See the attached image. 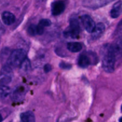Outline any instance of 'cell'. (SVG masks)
<instances>
[{
	"label": "cell",
	"instance_id": "cell-1",
	"mask_svg": "<svg viewBox=\"0 0 122 122\" xmlns=\"http://www.w3.org/2000/svg\"><path fill=\"white\" fill-rule=\"evenodd\" d=\"M102 66L104 70L107 73H112L114 70L116 56L112 44H106L101 49Z\"/></svg>",
	"mask_w": 122,
	"mask_h": 122
},
{
	"label": "cell",
	"instance_id": "cell-2",
	"mask_svg": "<svg viewBox=\"0 0 122 122\" xmlns=\"http://www.w3.org/2000/svg\"><path fill=\"white\" fill-rule=\"evenodd\" d=\"M26 52L23 49H16L13 50L8 57L7 65L12 69L20 66L21 63L26 59Z\"/></svg>",
	"mask_w": 122,
	"mask_h": 122
},
{
	"label": "cell",
	"instance_id": "cell-3",
	"mask_svg": "<svg viewBox=\"0 0 122 122\" xmlns=\"http://www.w3.org/2000/svg\"><path fill=\"white\" fill-rule=\"evenodd\" d=\"M79 23L76 19H71L70 20L69 26L64 31V36L67 38L76 39L79 35Z\"/></svg>",
	"mask_w": 122,
	"mask_h": 122
},
{
	"label": "cell",
	"instance_id": "cell-4",
	"mask_svg": "<svg viewBox=\"0 0 122 122\" xmlns=\"http://www.w3.org/2000/svg\"><path fill=\"white\" fill-rule=\"evenodd\" d=\"M81 19L86 30L89 33H92L95 29L96 25L91 17L87 14H85L81 17Z\"/></svg>",
	"mask_w": 122,
	"mask_h": 122
},
{
	"label": "cell",
	"instance_id": "cell-5",
	"mask_svg": "<svg viewBox=\"0 0 122 122\" xmlns=\"http://www.w3.org/2000/svg\"><path fill=\"white\" fill-rule=\"evenodd\" d=\"M66 5L63 1H57L51 4V13L53 15H58L64 12Z\"/></svg>",
	"mask_w": 122,
	"mask_h": 122
},
{
	"label": "cell",
	"instance_id": "cell-6",
	"mask_svg": "<svg viewBox=\"0 0 122 122\" xmlns=\"http://www.w3.org/2000/svg\"><path fill=\"white\" fill-rule=\"evenodd\" d=\"M26 94V89L23 86H19L13 91L12 94V98L14 101H21L23 99Z\"/></svg>",
	"mask_w": 122,
	"mask_h": 122
},
{
	"label": "cell",
	"instance_id": "cell-7",
	"mask_svg": "<svg viewBox=\"0 0 122 122\" xmlns=\"http://www.w3.org/2000/svg\"><path fill=\"white\" fill-rule=\"evenodd\" d=\"M112 1H86L83 2V5L88 8H97L103 7Z\"/></svg>",
	"mask_w": 122,
	"mask_h": 122
},
{
	"label": "cell",
	"instance_id": "cell-8",
	"mask_svg": "<svg viewBox=\"0 0 122 122\" xmlns=\"http://www.w3.org/2000/svg\"><path fill=\"white\" fill-rule=\"evenodd\" d=\"M105 29H106V27H105L104 24H103L102 23H98L95 26L93 32L91 33L92 38L93 39H97L100 38L104 32Z\"/></svg>",
	"mask_w": 122,
	"mask_h": 122
},
{
	"label": "cell",
	"instance_id": "cell-9",
	"mask_svg": "<svg viewBox=\"0 0 122 122\" xmlns=\"http://www.w3.org/2000/svg\"><path fill=\"white\" fill-rule=\"evenodd\" d=\"M122 13V1H119L113 6L110 11V15L113 19H116L120 16Z\"/></svg>",
	"mask_w": 122,
	"mask_h": 122
},
{
	"label": "cell",
	"instance_id": "cell-10",
	"mask_svg": "<svg viewBox=\"0 0 122 122\" xmlns=\"http://www.w3.org/2000/svg\"><path fill=\"white\" fill-rule=\"evenodd\" d=\"M1 17L3 23L6 25H13L15 21V15L9 11H4L2 13Z\"/></svg>",
	"mask_w": 122,
	"mask_h": 122
},
{
	"label": "cell",
	"instance_id": "cell-11",
	"mask_svg": "<svg viewBox=\"0 0 122 122\" xmlns=\"http://www.w3.org/2000/svg\"><path fill=\"white\" fill-rule=\"evenodd\" d=\"M44 28L39 25H31L27 29V32L31 36L41 35L44 33Z\"/></svg>",
	"mask_w": 122,
	"mask_h": 122
},
{
	"label": "cell",
	"instance_id": "cell-12",
	"mask_svg": "<svg viewBox=\"0 0 122 122\" xmlns=\"http://www.w3.org/2000/svg\"><path fill=\"white\" fill-rule=\"evenodd\" d=\"M77 63L80 67L83 68H87L91 64L90 58H89V56L85 54H82L79 56L77 60Z\"/></svg>",
	"mask_w": 122,
	"mask_h": 122
},
{
	"label": "cell",
	"instance_id": "cell-13",
	"mask_svg": "<svg viewBox=\"0 0 122 122\" xmlns=\"http://www.w3.org/2000/svg\"><path fill=\"white\" fill-rule=\"evenodd\" d=\"M20 122H35V116L30 111L24 112L20 114Z\"/></svg>",
	"mask_w": 122,
	"mask_h": 122
},
{
	"label": "cell",
	"instance_id": "cell-14",
	"mask_svg": "<svg viewBox=\"0 0 122 122\" xmlns=\"http://www.w3.org/2000/svg\"><path fill=\"white\" fill-rule=\"evenodd\" d=\"M67 48L71 52H78L82 49V45L81 43L77 42H69L67 44Z\"/></svg>",
	"mask_w": 122,
	"mask_h": 122
},
{
	"label": "cell",
	"instance_id": "cell-15",
	"mask_svg": "<svg viewBox=\"0 0 122 122\" xmlns=\"http://www.w3.org/2000/svg\"><path fill=\"white\" fill-rule=\"evenodd\" d=\"M10 94V88L8 86L0 85V98L5 99Z\"/></svg>",
	"mask_w": 122,
	"mask_h": 122
},
{
	"label": "cell",
	"instance_id": "cell-16",
	"mask_svg": "<svg viewBox=\"0 0 122 122\" xmlns=\"http://www.w3.org/2000/svg\"><path fill=\"white\" fill-rule=\"evenodd\" d=\"M30 68V63L29 60L26 58L20 65V69L21 71H27L29 70Z\"/></svg>",
	"mask_w": 122,
	"mask_h": 122
},
{
	"label": "cell",
	"instance_id": "cell-17",
	"mask_svg": "<svg viewBox=\"0 0 122 122\" xmlns=\"http://www.w3.org/2000/svg\"><path fill=\"white\" fill-rule=\"evenodd\" d=\"M38 25H39L40 26H41L42 27H43L44 28L45 27H48L51 25V21H50L49 19H41V20L39 21V23Z\"/></svg>",
	"mask_w": 122,
	"mask_h": 122
},
{
	"label": "cell",
	"instance_id": "cell-18",
	"mask_svg": "<svg viewBox=\"0 0 122 122\" xmlns=\"http://www.w3.org/2000/svg\"><path fill=\"white\" fill-rule=\"evenodd\" d=\"M60 67L61 68L63 69H66V70H68L71 68V65L68 64V63H64V62H61L60 64Z\"/></svg>",
	"mask_w": 122,
	"mask_h": 122
},
{
	"label": "cell",
	"instance_id": "cell-19",
	"mask_svg": "<svg viewBox=\"0 0 122 122\" xmlns=\"http://www.w3.org/2000/svg\"><path fill=\"white\" fill-rule=\"evenodd\" d=\"M52 69V66L50 65V64H46L44 66V70L45 73H48Z\"/></svg>",
	"mask_w": 122,
	"mask_h": 122
},
{
	"label": "cell",
	"instance_id": "cell-20",
	"mask_svg": "<svg viewBox=\"0 0 122 122\" xmlns=\"http://www.w3.org/2000/svg\"><path fill=\"white\" fill-rule=\"evenodd\" d=\"M4 32V27L0 22V36L3 34Z\"/></svg>",
	"mask_w": 122,
	"mask_h": 122
},
{
	"label": "cell",
	"instance_id": "cell-21",
	"mask_svg": "<svg viewBox=\"0 0 122 122\" xmlns=\"http://www.w3.org/2000/svg\"><path fill=\"white\" fill-rule=\"evenodd\" d=\"M2 120H3V118H2V115L0 114V122H2Z\"/></svg>",
	"mask_w": 122,
	"mask_h": 122
},
{
	"label": "cell",
	"instance_id": "cell-22",
	"mask_svg": "<svg viewBox=\"0 0 122 122\" xmlns=\"http://www.w3.org/2000/svg\"><path fill=\"white\" fill-rule=\"evenodd\" d=\"M119 122H122V117L119 119Z\"/></svg>",
	"mask_w": 122,
	"mask_h": 122
},
{
	"label": "cell",
	"instance_id": "cell-23",
	"mask_svg": "<svg viewBox=\"0 0 122 122\" xmlns=\"http://www.w3.org/2000/svg\"><path fill=\"white\" fill-rule=\"evenodd\" d=\"M121 110H122V107H121Z\"/></svg>",
	"mask_w": 122,
	"mask_h": 122
}]
</instances>
